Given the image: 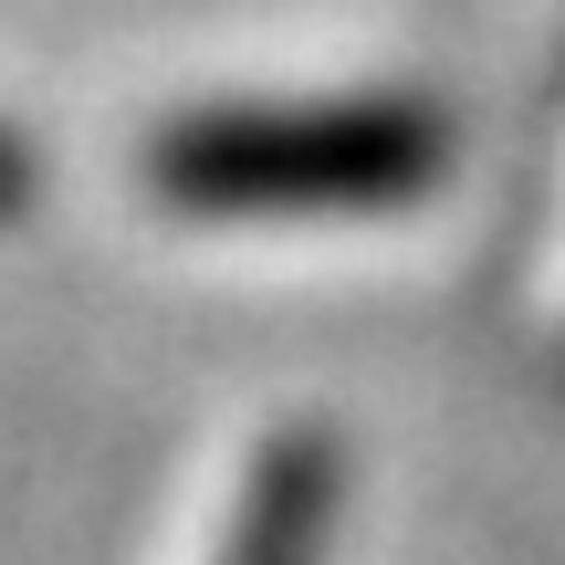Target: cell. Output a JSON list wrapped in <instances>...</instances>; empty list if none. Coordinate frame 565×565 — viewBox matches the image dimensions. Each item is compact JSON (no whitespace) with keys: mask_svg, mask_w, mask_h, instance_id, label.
Instances as JSON below:
<instances>
[{"mask_svg":"<svg viewBox=\"0 0 565 565\" xmlns=\"http://www.w3.org/2000/svg\"><path fill=\"white\" fill-rule=\"evenodd\" d=\"M408 179V126L398 116H315V126H263V116H210L168 137L158 189L200 210H294V200H366Z\"/></svg>","mask_w":565,"mask_h":565,"instance_id":"1","label":"cell"}]
</instances>
